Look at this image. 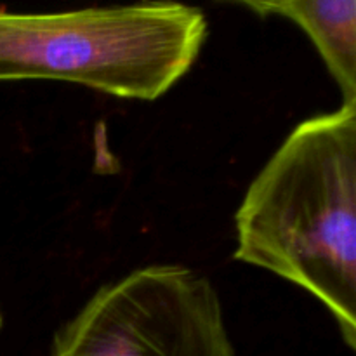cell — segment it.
I'll return each instance as SVG.
<instances>
[{"mask_svg":"<svg viewBox=\"0 0 356 356\" xmlns=\"http://www.w3.org/2000/svg\"><path fill=\"white\" fill-rule=\"evenodd\" d=\"M233 257L318 299L356 348V103L306 118L235 216Z\"/></svg>","mask_w":356,"mask_h":356,"instance_id":"6da1fadb","label":"cell"},{"mask_svg":"<svg viewBox=\"0 0 356 356\" xmlns=\"http://www.w3.org/2000/svg\"><path fill=\"white\" fill-rule=\"evenodd\" d=\"M207 35L205 14L176 0L37 14L0 7V82L58 80L155 101L190 72Z\"/></svg>","mask_w":356,"mask_h":356,"instance_id":"7a4b0ae2","label":"cell"},{"mask_svg":"<svg viewBox=\"0 0 356 356\" xmlns=\"http://www.w3.org/2000/svg\"><path fill=\"white\" fill-rule=\"evenodd\" d=\"M49 356H236L218 291L181 264L103 285L56 332Z\"/></svg>","mask_w":356,"mask_h":356,"instance_id":"3957f363","label":"cell"},{"mask_svg":"<svg viewBox=\"0 0 356 356\" xmlns=\"http://www.w3.org/2000/svg\"><path fill=\"white\" fill-rule=\"evenodd\" d=\"M280 16L308 35L343 103H356V0H285Z\"/></svg>","mask_w":356,"mask_h":356,"instance_id":"277c9868","label":"cell"},{"mask_svg":"<svg viewBox=\"0 0 356 356\" xmlns=\"http://www.w3.org/2000/svg\"><path fill=\"white\" fill-rule=\"evenodd\" d=\"M221 2L236 3V6L252 10L257 16L266 17L273 16V14H278V16H280L285 0H221Z\"/></svg>","mask_w":356,"mask_h":356,"instance_id":"5b68a950","label":"cell"},{"mask_svg":"<svg viewBox=\"0 0 356 356\" xmlns=\"http://www.w3.org/2000/svg\"><path fill=\"white\" fill-rule=\"evenodd\" d=\"M0 329H2V315H0Z\"/></svg>","mask_w":356,"mask_h":356,"instance_id":"8992f818","label":"cell"}]
</instances>
